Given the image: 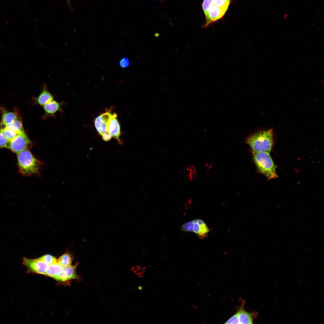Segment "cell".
Listing matches in <instances>:
<instances>
[{
	"label": "cell",
	"instance_id": "obj_17",
	"mask_svg": "<svg viewBox=\"0 0 324 324\" xmlns=\"http://www.w3.org/2000/svg\"><path fill=\"white\" fill-rule=\"evenodd\" d=\"M5 128L9 130L18 132L24 131L22 121L18 118L11 123L6 125L3 128Z\"/></svg>",
	"mask_w": 324,
	"mask_h": 324
},
{
	"label": "cell",
	"instance_id": "obj_1",
	"mask_svg": "<svg viewBox=\"0 0 324 324\" xmlns=\"http://www.w3.org/2000/svg\"><path fill=\"white\" fill-rule=\"evenodd\" d=\"M20 172L25 176L38 175L44 164L36 159L28 149L16 154Z\"/></svg>",
	"mask_w": 324,
	"mask_h": 324
},
{
	"label": "cell",
	"instance_id": "obj_11",
	"mask_svg": "<svg viewBox=\"0 0 324 324\" xmlns=\"http://www.w3.org/2000/svg\"><path fill=\"white\" fill-rule=\"evenodd\" d=\"M42 91L35 99L37 104L41 106H44L47 103L53 100L52 95L48 91L45 84L43 85Z\"/></svg>",
	"mask_w": 324,
	"mask_h": 324
},
{
	"label": "cell",
	"instance_id": "obj_14",
	"mask_svg": "<svg viewBox=\"0 0 324 324\" xmlns=\"http://www.w3.org/2000/svg\"><path fill=\"white\" fill-rule=\"evenodd\" d=\"M63 267L57 262L49 265L45 275L54 279L61 274Z\"/></svg>",
	"mask_w": 324,
	"mask_h": 324
},
{
	"label": "cell",
	"instance_id": "obj_3",
	"mask_svg": "<svg viewBox=\"0 0 324 324\" xmlns=\"http://www.w3.org/2000/svg\"><path fill=\"white\" fill-rule=\"evenodd\" d=\"M253 158L259 171L269 179L278 177L276 172L277 166L274 163L270 153L253 152Z\"/></svg>",
	"mask_w": 324,
	"mask_h": 324
},
{
	"label": "cell",
	"instance_id": "obj_28",
	"mask_svg": "<svg viewBox=\"0 0 324 324\" xmlns=\"http://www.w3.org/2000/svg\"></svg>",
	"mask_w": 324,
	"mask_h": 324
},
{
	"label": "cell",
	"instance_id": "obj_20",
	"mask_svg": "<svg viewBox=\"0 0 324 324\" xmlns=\"http://www.w3.org/2000/svg\"><path fill=\"white\" fill-rule=\"evenodd\" d=\"M0 129L2 131L5 137L8 141H10L12 140L20 133L22 132H16L8 129L5 128H1Z\"/></svg>",
	"mask_w": 324,
	"mask_h": 324
},
{
	"label": "cell",
	"instance_id": "obj_13",
	"mask_svg": "<svg viewBox=\"0 0 324 324\" xmlns=\"http://www.w3.org/2000/svg\"><path fill=\"white\" fill-rule=\"evenodd\" d=\"M227 9L220 8L213 4L208 11L211 22H215L223 17Z\"/></svg>",
	"mask_w": 324,
	"mask_h": 324
},
{
	"label": "cell",
	"instance_id": "obj_16",
	"mask_svg": "<svg viewBox=\"0 0 324 324\" xmlns=\"http://www.w3.org/2000/svg\"><path fill=\"white\" fill-rule=\"evenodd\" d=\"M214 0H204L202 7L206 19V23L203 26L206 28L211 23L209 18L208 11L210 7L214 4Z\"/></svg>",
	"mask_w": 324,
	"mask_h": 324
},
{
	"label": "cell",
	"instance_id": "obj_27",
	"mask_svg": "<svg viewBox=\"0 0 324 324\" xmlns=\"http://www.w3.org/2000/svg\"><path fill=\"white\" fill-rule=\"evenodd\" d=\"M67 1L68 2H69L70 0H67Z\"/></svg>",
	"mask_w": 324,
	"mask_h": 324
},
{
	"label": "cell",
	"instance_id": "obj_22",
	"mask_svg": "<svg viewBox=\"0 0 324 324\" xmlns=\"http://www.w3.org/2000/svg\"><path fill=\"white\" fill-rule=\"evenodd\" d=\"M39 259L48 265L57 262V259L55 257L49 254L45 255L39 258Z\"/></svg>",
	"mask_w": 324,
	"mask_h": 324
},
{
	"label": "cell",
	"instance_id": "obj_26",
	"mask_svg": "<svg viewBox=\"0 0 324 324\" xmlns=\"http://www.w3.org/2000/svg\"><path fill=\"white\" fill-rule=\"evenodd\" d=\"M142 286H138V288L139 290H141L142 289Z\"/></svg>",
	"mask_w": 324,
	"mask_h": 324
},
{
	"label": "cell",
	"instance_id": "obj_9",
	"mask_svg": "<svg viewBox=\"0 0 324 324\" xmlns=\"http://www.w3.org/2000/svg\"><path fill=\"white\" fill-rule=\"evenodd\" d=\"M78 264L75 265L63 267L62 273L54 278L56 280L60 282H65L72 279H77L78 276L76 273V268Z\"/></svg>",
	"mask_w": 324,
	"mask_h": 324
},
{
	"label": "cell",
	"instance_id": "obj_25",
	"mask_svg": "<svg viewBox=\"0 0 324 324\" xmlns=\"http://www.w3.org/2000/svg\"><path fill=\"white\" fill-rule=\"evenodd\" d=\"M101 136L103 140L106 142L110 140L112 137V136L108 132L105 133Z\"/></svg>",
	"mask_w": 324,
	"mask_h": 324
},
{
	"label": "cell",
	"instance_id": "obj_10",
	"mask_svg": "<svg viewBox=\"0 0 324 324\" xmlns=\"http://www.w3.org/2000/svg\"><path fill=\"white\" fill-rule=\"evenodd\" d=\"M242 304L237 312L235 314L238 320V324H252L253 319L256 317L257 313H250L244 309Z\"/></svg>",
	"mask_w": 324,
	"mask_h": 324
},
{
	"label": "cell",
	"instance_id": "obj_24",
	"mask_svg": "<svg viewBox=\"0 0 324 324\" xmlns=\"http://www.w3.org/2000/svg\"><path fill=\"white\" fill-rule=\"evenodd\" d=\"M119 64L123 68H127L130 64L129 61L127 58H123L120 61Z\"/></svg>",
	"mask_w": 324,
	"mask_h": 324
},
{
	"label": "cell",
	"instance_id": "obj_21",
	"mask_svg": "<svg viewBox=\"0 0 324 324\" xmlns=\"http://www.w3.org/2000/svg\"><path fill=\"white\" fill-rule=\"evenodd\" d=\"M231 0H214V4L219 7L228 9Z\"/></svg>",
	"mask_w": 324,
	"mask_h": 324
},
{
	"label": "cell",
	"instance_id": "obj_18",
	"mask_svg": "<svg viewBox=\"0 0 324 324\" xmlns=\"http://www.w3.org/2000/svg\"><path fill=\"white\" fill-rule=\"evenodd\" d=\"M185 175L188 180L190 182H192L196 179L197 172L194 165L189 164L186 167Z\"/></svg>",
	"mask_w": 324,
	"mask_h": 324
},
{
	"label": "cell",
	"instance_id": "obj_2",
	"mask_svg": "<svg viewBox=\"0 0 324 324\" xmlns=\"http://www.w3.org/2000/svg\"><path fill=\"white\" fill-rule=\"evenodd\" d=\"M246 142L253 152L270 153L274 143L273 130L269 129L256 133L249 137Z\"/></svg>",
	"mask_w": 324,
	"mask_h": 324
},
{
	"label": "cell",
	"instance_id": "obj_6",
	"mask_svg": "<svg viewBox=\"0 0 324 324\" xmlns=\"http://www.w3.org/2000/svg\"><path fill=\"white\" fill-rule=\"evenodd\" d=\"M22 264L27 268V273H33L45 275L48 265L38 258L30 259L23 258Z\"/></svg>",
	"mask_w": 324,
	"mask_h": 324
},
{
	"label": "cell",
	"instance_id": "obj_8",
	"mask_svg": "<svg viewBox=\"0 0 324 324\" xmlns=\"http://www.w3.org/2000/svg\"><path fill=\"white\" fill-rule=\"evenodd\" d=\"M117 115L116 113L112 114V117L107 124V132L112 137L116 139L120 144L122 142L120 139V124L116 119Z\"/></svg>",
	"mask_w": 324,
	"mask_h": 324
},
{
	"label": "cell",
	"instance_id": "obj_7",
	"mask_svg": "<svg viewBox=\"0 0 324 324\" xmlns=\"http://www.w3.org/2000/svg\"><path fill=\"white\" fill-rule=\"evenodd\" d=\"M112 114L111 110H109L96 118L94 120V125L98 133L102 135L107 132V124Z\"/></svg>",
	"mask_w": 324,
	"mask_h": 324
},
{
	"label": "cell",
	"instance_id": "obj_23",
	"mask_svg": "<svg viewBox=\"0 0 324 324\" xmlns=\"http://www.w3.org/2000/svg\"><path fill=\"white\" fill-rule=\"evenodd\" d=\"M9 141L0 129V149L3 148H7Z\"/></svg>",
	"mask_w": 324,
	"mask_h": 324
},
{
	"label": "cell",
	"instance_id": "obj_5",
	"mask_svg": "<svg viewBox=\"0 0 324 324\" xmlns=\"http://www.w3.org/2000/svg\"><path fill=\"white\" fill-rule=\"evenodd\" d=\"M31 143L24 131L21 132L12 140L9 141L7 148L17 154L31 146Z\"/></svg>",
	"mask_w": 324,
	"mask_h": 324
},
{
	"label": "cell",
	"instance_id": "obj_12",
	"mask_svg": "<svg viewBox=\"0 0 324 324\" xmlns=\"http://www.w3.org/2000/svg\"><path fill=\"white\" fill-rule=\"evenodd\" d=\"M62 104V103L54 100L46 104L43 106L45 111L44 117L54 115L57 112L61 110Z\"/></svg>",
	"mask_w": 324,
	"mask_h": 324
},
{
	"label": "cell",
	"instance_id": "obj_15",
	"mask_svg": "<svg viewBox=\"0 0 324 324\" xmlns=\"http://www.w3.org/2000/svg\"><path fill=\"white\" fill-rule=\"evenodd\" d=\"M18 118L16 113L6 110L2 111L1 128L10 124Z\"/></svg>",
	"mask_w": 324,
	"mask_h": 324
},
{
	"label": "cell",
	"instance_id": "obj_19",
	"mask_svg": "<svg viewBox=\"0 0 324 324\" xmlns=\"http://www.w3.org/2000/svg\"><path fill=\"white\" fill-rule=\"evenodd\" d=\"M73 260L72 256L70 253L66 252L61 256L58 260V262L63 267L71 265Z\"/></svg>",
	"mask_w": 324,
	"mask_h": 324
},
{
	"label": "cell",
	"instance_id": "obj_4",
	"mask_svg": "<svg viewBox=\"0 0 324 324\" xmlns=\"http://www.w3.org/2000/svg\"><path fill=\"white\" fill-rule=\"evenodd\" d=\"M184 232H190L196 234L201 239L206 238L210 230L206 223L202 220L196 219L183 224L181 227Z\"/></svg>",
	"mask_w": 324,
	"mask_h": 324
}]
</instances>
